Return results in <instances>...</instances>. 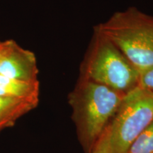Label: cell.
<instances>
[{"label":"cell","instance_id":"6da1fadb","mask_svg":"<svg viewBox=\"0 0 153 153\" xmlns=\"http://www.w3.org/2000/svg\"><path fill=\"white\" fill-rule=\"evenodd\" d=\"M126 94L80 76L69 95V103L86 152H91Z\"/></svg>","mask_w":153,"mask_h":153},{"label":"cell","instance_id":"7a4b0ae2","mask_svg":"<svg viewBox=\"0 0 153 153\" xmlns=\"http://www.w3.org/2000/svg\"><path fill=\"white\" fill-rule=\"evenodd\" d=\"M141 72L153 66V17L135 7L114 13L94 27Z\"/></svg>","mask_w":153,"mask_h":153},{"label":"cell","instance_id":"3957f363","mask_svg":"<svg viewBox=\"0 0 153 153\" xmlns=\"http://www.w3.org/2000/svg\"><path fill=\"white\" fill-rule=\"evenodd\" d=\"M80 76L127 94L137 86L139 72L108 38L94 28Z\"/></svg>","mask_w":153,"mask_h":153},{"label":"cell","instance_id":"277c9868","mask_svg":"<svg viewBox=\"0 0 153 153\" xmlns=\"http://www.w3.org/2000/svg\"><path fill=\"white\" fill-rule=\"evenodd\" d=\"M112 119L111 153H126L134 140L153 122V92L137 86L124 96Z\"/></svg>","mask_w":153,"mask_h":153},{"label":"cell","instance_id":"5b68a950","mask_svg":"<svg viewBox=\"0 0 153 153\" xmlns=\"http://www.w3.org/2000/svg\"><path fill=\"white\" fill-rule=\"evenodd\" d=\"M38 70L33 53L23 48L13 40L0 43V75L22 81L38 80Z\"/></svg>","mask_w":153,"mask_h":153},{"label":"cell","instance_id":"8992f818","mask_svg":"<svg viewBox=\"0 0 153 153\" xmlns=\"http://www.w3.org/2000/svg\"><path fill=\"white\" fill-rule=\"evenodd\" d=\"M38 104L36 101L0 95V132L14 126L19 118L35 108Z\"/></svg>","mask_w":153,"mask_h":153},{"label":"cell","instance_id":"52a82bcc","mask_svg":"<svg viewBox=\"0 0 153 153\" xmlns=\"http://www.w3.org/2000/svg\"><path fill=\"white\" fill-rule=\"evenodd\" d=\"M0 95L39 101V82L22 81L0 75Z\"/></svg>","mask_w":153,"mask_h":153},{"label":"cell","instance_id":"ba28073f","mask_svg":"<svg viewBox=\"0 0 153 153\" xmlns=\"http://www.w3.org/2000/svg\"><path fill=\"white\" fill-rule=\"evenodd\" d=\"M126 153H153V122L134 140Z\"/></svg>","mask_w":153,"mask_h":153},{"label":"cell","instance_id":"9c48e42d","mask_svg":"<svg viewBox=\"0 0 153 153\" xmlns=\"http://www.w3.org/2000/svg\"><path fill=\"white\" fill-rule=\"evenodd\" d=\"M110 135V124H108L100 138L96 143L91 153H111Z\"/></svg>","mask_w":153,"mask_h":153},{"label":"cell","instance_id":"30bf717a","mask_svg":"<svg viewBox=\"0 0 153 153\" xmlns=\"http://www.w3.org/2000/svg\"><path fill=\"white\" fill-rule=\"evenodd\" d=\"M137 87L153 92V66L139 72Z\"/></svg>","mask_w":153,"mask_h":153},{"label":"cell","instance_id":"8fae6325","mask_svg":"<svg viewBox=\"0 0 153 153\" xmlns=\"http://www.w3.org/2000/svg\"><path fill=\"white\" fill-rule=\"evenodd\" d=\"M0 43H1V41H0Z\"/></svg>","mask_w":153,"mask_h":153}]
</instances>
